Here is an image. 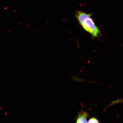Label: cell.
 <instances>
[{
	"mask_svg": "<svg viewBox=\"0 0 123 123\" xmlns=\"http://www.w3.org/2000/svg\"><path fill=\"white\" fill-rule=\"evenodd\" d=\"M75 17L82 29L91 35L93 38H98L101 31L95 23L91 14L77 10Z\"/></svg>",
	"mask_w": 123,
	"mask_h": 123,
	"instance_id": "1",
	"label": "cell"
},
{
	"mask_svg": "<svg viewBox=\"0 0 123 123\" xmlns=\"http://www.w3.org/2000/svg\"><path fill=\"white\" fill-rule=\"evenodd\" d=\"M87 123H99V122L97 118L92 117L89 120Z\"/></svg>",
	"mask_w": 123,
	"mask_h": 123,
	"instance_id": "3",
	"label": "cell"
},
{
	"mask_svg": "<svg viewBox=\"0 0 123 123\" xmlns=\"http://www.w3.org/2000/svg\"><path fill=\"white\" fill-rule=\"evenodd\" d=\"M89 116L88 112L82 110L78 113L76 123H87V119Z\"/></svg>",
	"mask_w": 123,
	"mask_h": 123,
	"instance_id": "2",
	"label": "cell"
}]
</instances>
